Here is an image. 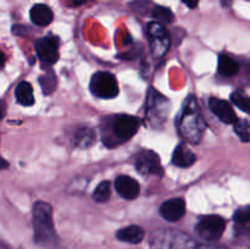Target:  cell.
Instances as JSON below:
<instances>
[{
	"label": "cell",
	"instance_id": "603a6c76",
	"mask_svg": "<svg viewBox=\"0 0 250 249\" xmlns=\"http://www.w3.org/2000/svg\"><path fill=\"white\" fill-rule=\"evenodd\" d=\"M39 83L42 85V89H43L44 94L49 95L55 90L56 88V77L54 76V73L51 72L50 75L46 73V75H43L42 77L38 78Z\"/></svg>",
	"mask_w": 250,
	"mask_h": 249
},
{
	"label": "cell",
	"instance_id": "f1b7e54d",
	"mask_svg": "<svg viewBox=\"0 0 250 249\" xmlns=\"http://www.w3.org/2000/svg\"><path fill=\"white\" fill-rule=\"evenodd\" d=\"M7 161L6 160H4V159H2V165H1V168L2 170H5V168H7Z\"/></svg>",
	"mask_w": 250,
	"mask_h": 249
},
{
	"label": "cell",
	"instance_id": "30bf717a",
	"mask_svg": "<svg viewBox=\"0 0 250 249\" xmlns=\"http://www.w3.org/2000/svg\"><path fill=\"white\" fill-rule=\"evenodd\" d=\"M186 214V202L182 198H172L164 202L160 207V215L165 220L176 222Z\"/></svg>",
	"mask_w": 250,
	"mask_h": 249
},
{
	"label": "cell",
	"instance_id": "484cf974",
	"mask_svg": "<svg viewBox=\"0 0 250 249\" xmlns=\"http://www.w3.org/2000/svg\"><path fill=\"white\" fill-rule=\"evenodd\" d=\"M182 2H185V4L187 5L188 7H190V9H195V7L198 6L199 0H182Z\"/></svg>",
	"mask_w": 250,
	"mask_h": 249
},
{
	"label": "cell",
	"instance_id": "4fadbf2b",
	"mask_svg": "<svg viewBox=\"0 0 250 249\" xmlns=\"http://www.w3.org/2000/svg\"><path fill=\"white\" fill-rule=\"evenodd\" d=\"M144 236H146L144 229L137 225L124 227L116 232V238L119 241L129 244H139L144 239Z\"/></svg>",
	"mask_w": 250,
	"mask_h": 249
},
{
	"label": "cell",
	"instance_id": "7c38bea8",
	"mask_svg": "<svg viewBox=\"0 0 250 249\" xmlns=\"http://www.w3.org/2000/svg\"><path fill=\"white\" fill-rule=\"evenodd\" d=\"M115 188H116L117 193L124 199L127 200L136 199L139 195V192H141V186H139V183L134 178L125 175L119 176L115 180Z\"/></svg>",
	"mask_w": 250,
	"mask_h": 249
},
{
	"label": "cell",
	"instance_id": "44dd1931",
	"mask_svg": "<svg viewBox=\"0 0 250 249\" xmlns=\"http://www.w3.org/2000/svg\"><path fill=\"white\" fill-rule=\"evenodd\" d=\"M234 132L239 137L242 142L249 143L250 142V121L249 120H238L233 124Z\"/></svg>",
	"mask_w": 250,
	"mask_h": 249
},
{
	"label": "cell",
	"instance_id": "83f0119b",
	"mask_svg": "<svg viewBox=\"0 0 250 249\" xmlns=\"http://www.w3.org/2000/svg\"><path fill=\"white\" fill-rule=\"evenodd\" d=\"M231 2H232V0H221V5L224 7H229Z\"/></svg>",
	"mask_w": 250,
	"mask_h": 249
},
{
	"label": "cell",
	"instance_id": "d6986e66",
	"mask_svg": "<svg viewBox=\"0 0 250 249\" xmlns=\"http://www.w3.org/2000/svg\"><path fill=\"white\" fill-rule=\"evenodd\" d=\"M231 100L237 107L242 110V111L247 112L250 115V98L244 90L237 89L231 94Z\"/></svg>",
	"mask_w": 250,
	"mask_h": 249
},
{
	"label": "cell",
	"instance_id": "ba28073f",
	"mask_svg": "<svg viewBox=\"0 0 250 249\" xmlns=\"http://www.w3.org/2000/svg\"><path fill=\"white\" fill-rule=\"evenodd\" d=\"M136 168L142 175H161L163 173L160 158L153 150H143L138 154L136 160Z\"/></svg>",
	"mask_w": 250,
	"mask_h": 249
},
{
	"label": "cell",
	"instance_id": "f546056e",
	"mask_svg": "<svg viewBox=\"0 0 250 249\" xmlns=\"http://www.w3.org/2000/svg\"><path fill=\"white\" fill-rule=\"evenodd\" d=\"M249 1H250V0H249Z\"/></svg>",
	"mask_w": 250,
	"mask_h": 249
},
{
	"label": "cell",
	"instance_id": "5bb4252c",
	"mask_svg": "<svg viewBox=\"0 0 250 249\" xmlns=\"http://www.w3.org/2000/svg\"><path fill=\"white\" fill-rule=\"evenodd\" d=\"M32 22L37 26H48L53 21V11L48 5L36 4L29 11Z\"/></svg>",
	"mask_w": 250,
	"mask_h": 249
},
{
	"label": "cell",
	"instance_id": "ac0fdd59",
	"mask_svg": "<svg viewBox=\"0 0 250 249\" xmlns=\"http://www.w3.org/2000/svg\"><path fill=\"white\" fill-rule=\"evenodd\" d=\"M95 139V134L93 129L88 128V127H82V128L77 129L75 133V143L76 145L81 146V148H87L93 144Z\"/></svg>",
	"mask_w": 250,
	"mask_h": 249
},
{
	"label": "cell",
	"instance_id": "7402d4cb",
	"mask_svg": "<svg viewBox=\"0 0 250 249\" xmlns=\"http://www.w3.org/2000/svg\"><path fill=\"white\" fill-rule=\"evenodd\" d=\"M110 182L109 181H103L99 186L94 189L93 193V199L97 203H105L110 199Z\"/></svg>",
	"mask_w": 250,
	"mask_h": 249
},
{
	"label": "cell",
	"instance_id": "3957f363",
	"mask_svg": "<svg viewBox=\"0 0 250 249\" xmlns=\"http://www.w3.org/2000/svg\"><path fill=\"white\" fill-rule=\"evenodd\" d=\"M151 249H222L199 244L178 232H165L151 239Z\"/></svg>",
	"mask_w": 250,
	"mask_h": 249
},
{
	"label": "cell",
	"instance_id": "9a60e30c",
	"mask_svg": "<svg viewBox=\"0 0 250 249\" xmlns=\"http://www.w3.org/2000/svg\"><path fill=\"white\" fill-rule=\"evenodd\" d=\"M195 155L193 154L192 150L187 148L185 144H180L177 148L175 149L172 155V164L177 167L185 168V167H189L194 164L195 161Z\"/></svg>",
	"mask_w": 250,
	"mask_h": 249
},
{
	"label": "cell",
	"instance_id": "4316f807",
	"mask_svg": "<svg viewBox=\"0 0 250 249\" xmlns=\"http://www.w3.org/2000/svg\"><path fill=\"white\" fill-rule=\"evenodd\" d=\"M73 5H76V6H81V5L85 4L87 2V0H72Z\"/></svg>",
	"mask_w": 250,
	"mask_h": 249
},
{
	"label": "cell",
	"instance_id": "52a82bcc",
	"mask_svg": "<svg viewBox=\"0 0 250 249\" xmlns=\"http://www.w3.org/2000/svg\"><path fill=\"white\" fill-rule=\"evenodd\" d=\"M139 126H141V121L137 117L131 116V115H120L115 119L112 132L117 139L125 142L128 141L137 133Z\"/></svg>",
	"mask_w": 250,
	"mask_h": 249
},
{
	"label": "cell",
	"instance_id": "5b68a950",
	"mask_svg": "<svg viewBox=\"0 0 250 249\" xmlns=\"http://www.w3.org/2000/svg\"><path fill=\"white\" fill-rule=\"evenodd\" d=\"M226 220L220 215H207L202 217L195 226V232L205 242H215L224 234Z\"/></svg>",
	"mask_w": 250,
	"mask_h": 249
},
{
	"label": "cell",
	"instance_id": "9c48e42d",
	"mask_svg": "<svg viewBox=\"0 0 250 249\" xmlns=\"http://www.w3.org/2000/svg\"><path fill=\"white\" fill-rule=\"evenodd\" d=\"M37 56L43 62L55 63L59 60V39L56 37H43L36 42Z\"/></svg>",
	"mask_w": 250,
	"mask_h": 249
},
{
	"label": "cell",
	"instance_id": "d4e9b609",
	"mask_svg": "<svg viewBox=\"0 0 250 249\" xmlns=\"http://www.w3.org/2000/svg\"><path fill=\"white\" fill-rule=\"evenodd\" d=\"M236 237L242 239L244 242V244H247L250 248V227H243V228L238 227L236 229Z\"/></svg>",
	"mask_w": 250,
	"mask_h": 249
},
{
	"label": "cell",
	"instance_id": "ffe728a7",
	"mask_svg": "<svg viewBox=\"0 0 250 249\" xmlns=\"http://www.w3.org/2000/svg\"><path fill=\"white\" fill-rule=\"evenodd\" d=\"M151 16L159 23H171L173 21V17H175L172 11L165 6H154L151 10Z\"/></svg>",
	"mask_w": 250,
	"mask_h": 249
},
{
	"label": "cell",
	"instance_id": "7a4b0ae2",
	"mask_svg": "<svg viewBox=\"0 0 250 249\" xmlns=\"http://www.w3.org/2000/svg\"><path fill=\"white\" fill-rule=\"evenodd\" d=\"M205 128H207V124L200 114L197 100L193 97H189L185 103L180 120H178V131L188 142L197 144L202 139Z\"/></svg>",
	"mask_w": 250,
	"mask_h": 249
},
{
	"label": "cell",
	"instance_id": "6da1fadb",
	"mask_svg": "<svg viewBox=\"0 0 250 249\" xmlns=\"http://www.w3.org/2000/svg\"><path fill=\"white\" fill-rule=\"evenodd\" d=\"M34 242L45 249H58L59 238L54 228L53 209L45 202H37L32 215Z\"/></svg>",
	"mask_w": 250,
	"mask_h": 249
},
{
	"label": "cell",
	"instance_id": "2e32d148",
	"mask_svg": "<svg viewBox=\"0 0 250 249\" xmlns=\"http://www.w3.org/2000/svg\"><path fill=\"white\" fill-rule=\"evenodd\" d=\"M15 97H16L17 103L23 106H32L34 104V94L31 83L26 81L20 82L15 89Z\"/></svg>",
	"mask_w": 250,
	"mask_h": 249
},
{
	"label": "cell",
	"instance_id": "277c9868",
	"mask_svg": "<svg viewBox=\"0 0 250 249\" xmlns=\"http://www.w3.org/2000/svg\"><path fill=\"white\" fill-rule=\"evenodd\" d=\"M90 92L102 99H112L119 94V84L112 73L106 71L95 72L90 78Z\"/></svg>",
	"mask_w": 250,
	"mask_h": 249
},
{
	"label": "cell",
	"instance_id": "e0dca14e",
	"mask_svg": "<svg viewBox=\"0 0 250 249\" xmlns=\"http://www.w3.org/2000/svg\"><path fill=\"white\" fill-rule=\"evenodd\" d=\"M219 72L222 76L231 77V76L237 75L239 72V65L234 59L226 54H221L219 58Z\"/></svg>",
	"mask_w": 250,
	"mask_h": 249
},
{
	"label": "cell",
	"instance_id": "8992f818",
	"mask_svg": "<svg viewBox=\"0 0 250 249\" xmlns=\"http://www.w3.org/2000/svg\"><path fill=\"white\" fill-rule=\"evenodd\" d=\"M150 43V50L154 58H163L170 49L171 37L167 29L159 22H150L146 27Z\"/></svg>",
	"mask_w": 250,
	"mask_h": 249
},
{
	"label": "cell",
	"instance_id": "cb8c5ba5",
	"mask_svg": "<svg viewBox=\"0 0 250 249\" xmlns=\"http://www.w3.org/2000/svg\"><path fill=\"white\" fill-rule=\"evenodd\" d=\"M233 220L237 225H247L250 222V205L237 209L233 214Z\"/></svg>",
	"mask_w": 250,
	"mask_h": 249
},
{
	"label": "cell",
	"instance_id": "8fae6325",
	"mask_svg": "<svg viewBox=\"0 0 250 249\" xmlns=\"http://www.w3.org/2000/svg\"><path fill=\"white\" fill-rule=\"evenodd\" d=\"M209 107L222 122H225V124H234L238 121V117H237L233 107H232L229 103L225 102V100L217 99V98H210Z\"/></svg>",
	"mask_w": 250,
	"mask_h": 249
}]
</instances>
